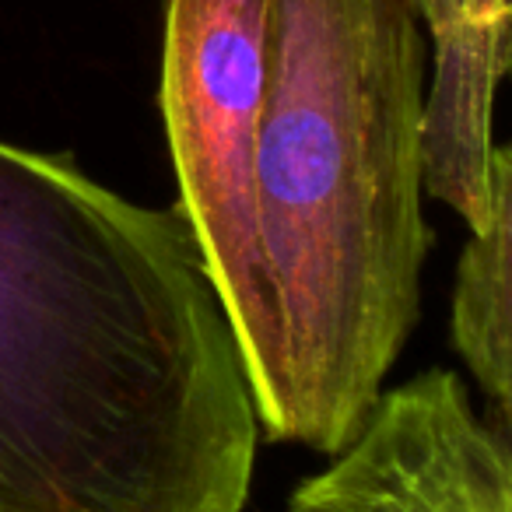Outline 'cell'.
<instances>
[{"label": "cell", "instance_id": "obj_1", "mask_svg": "<svg viewBox=\"0 0 512 512\" xmlns=\"http://www.w3.org/2000/svg\"><path fill=\"white\" fill-rule=\"evenodd\" d=\"M260 439L183 207L0 141V512H242Z\"/></svg>", "mask_w": 512, "mask_h": 512}, {"label": "cell", "instance_id": "obj_2", "mask_svg": "<svg viewBox=\"0 0 512 512\" xmlns=\"http://www.w3.org/2000/svg\"><path fill=\"white\" fill-rule=\"evenodd\" d=\"M425 99L414 0H271L256 207L281 379L264 439L344 449L418 327Z\"/></svg>", "mask_w": 512, "mask_h": 512}, {"label": "cell", "instance_id": "obj_3", "mask_svg": "<svg viewBox=\"0 0 512 512\" xmlns=\"http://www.w3.org/2000/svg\"><path fill=\"white\" fill-rule=\"evenodd\" d=\"M271 71V0H165L162 120L179 200L246 355L260 421L281 334L260 246L256 148Z\"/></svg>", "mask_w": 512, "mask_h": 512}, {"label": "cell", "instance_id": "obj_4", "mask_svg": "<svg viewBox=\"0 0 512 512\" xmlns=\"http://www.w3.org/2000/svg\"><path fill=\"white\" fill-rule=\"evenodd\" d=\"M281 512H512V414L453 369L379 393L358 435Z\"/></svg>", "mask_w": 512, "mask_h": 512}, {"label": "cell", "instance_id": "obj_5", "mask_svg": "<svg viewBox=\"0 0 512 512\" xmlns=\"http://www.w3.org/2000/svg\"><path fill=\"white\" fill-rule=\"evenodd\" d=\"M449 337L484 397L512 414V141L491 151L488 218L456 260Z\"/></svg>", "mask_w": 512, "mask_h": 512}, {"label": "cell", "instance_id": "obj_6", "mask_svg": "<svg viewBox=\"0 0 512 512\" xmlns=\"http://www.w3.org/2000/svg\"><path fill=\"white\" fill-rule=\"evenodd\" d=\"M421 25L432 36V57L481 64L502 78V0H414Z\"/></svg>", "mask_w": 512, "mask_h": 512}, {"label": "cell", "instance_id": "obj_7", "mask_svg": "<svg viewBox=\"0 0 512 512\" xmlns=\"http://www.w3.org/2000/svg\"><path fill=\"white\" fill-rule=\"evenodd\" d=\"M502 43H498V67H502V81H512V0H502Z\"/></svg>", "mask_w": 512, "mask_h": 512}]
</instances>
